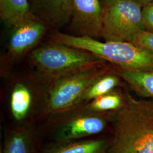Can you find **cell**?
<instances>
[{"label":"cell","mask_w":153,"mask_h":153,"mask_svg":"<svg viewBox=\"0 0 153 153\" xmlns=\"http://www.w3.org/2000/svg\"><path fill=\"white\" fill-rule=\"evenodd\" d=\"M71 25L79 36H100L104 8L100 0H71Z\"/></svg>","instance_id":"8"},{"label":"cell","mask_w":153,"mask_h":153,"mask_svg":"<svg viewBox=\"0 0 153 153\" xmlns=\"http://www.w3.org/2000/svg\"><path fill=\"white\" fill-rule=\"evenodd\" d=\"M121 78L115 72H108L97 78L88 86L82 97L81 104H86L117 88L121 83Z\"/></svg>","instance_id":"14"},{"label":"cell","mask_w":153,"mask_h":153,"mask_svg":"<svg viewBox=\"0 0 153 153\" xmlns=\"http://www.w3.org/2000/svg\"><path fill=\"white\" fill-rule=\"evenodd\" d=\"M109 112L92 111L85 104L51 115L39 123L43 140L67 142L95 137L111 126Z\"/></svg>","instance_id":"2"},{"label":"cell","mask_w":153,"mask_h":153,"mask_svg":"<svg viewBox=\"0 0 153 153\" xmlns=\"http://www.w3.org/2000/svg\"><path fill=\"white\" fill-rule=\"evenodd\" d=\"M31 61L43 82L103 64L104 61L85 50L53 42L33 50Z\"/></svg>","instance_id":"4"},{"label":"cell","mask_w":153,"mask_h":153,"mask_svg":"<svg viewBox=\"0 0 153 153\" xmlns=\"http://www.w3.org/2000/svg\"><path fill=\"white\" fill-rule=\"evenodd\" d=\"M53 42L90 52L104 61L124 69L152 71L153 52L128 42H100L91 37L56 32Z\"/></svg>","instance_id":"3"},{"label":"cell","mask_w":153,"mask_h":153,"mask_svg":"<svg viewBox=\"0 0 153 153\" xmlns=\"http://www.w3.org/2000/svg\"><path fill=\"white\" fill-rule=\"evenodd\" d=\"M103 8L100 36L105 41L129 42L136 33L146 30L142 5L136 0H121Z\"/></svg>","instance_id":"6"},{"label":"cell","mask_w":153,"mask_h":153,"mask_svg":"<svg viewBox=\"0 0 153 153\" xmlns=\"http://www.w3.org/2000/svg\"><path fill=\"white\" fill-rule=\"evenodd\" d=\"M126 94L116 88L85 104L92 111L107 113L120 108L124 103Z\"/></svg>","instance_id":"16"},{"label":"cell","mask_w":153,"mask_h":153,"mask_svg":"<svg viewBox=\"0 0 153 153\" xmlns=\"http://www.w3.org/2000/svg\"><path fill=\"white\" fill-rule=\"evenodd\" d=\"M142 13L145 29L153 32V2L143 6Z\"/></svg>","instance_id":"18"},{"label":"cell","mask_w":153,"mask_h":153,"mask_svg":"<svg viewBox=\"0 0 153 153\" xmlns=\"http://www.w3.org/2000/svg\"><path fill=\"white\" fill-rule=\"evenodd\" d=\"M121 0H103V1L104 2V7L110 5L114 3H115L116 2H118Z\"/></svg>","instance_id":"19"},{"label":"cell","mask_w":153,"mask_h":153,"mask_svg":"<svg viewBox=\"0 0 153 153\" xmlns=\"http://www.w3.org/2000/svg\"><path fill=\"white\" fill-rule=\"evenodd\" d=\"M33 88L24 82H16L11 88L9 99L10 114L13 124L18 126L39 123L42 111L36 107V94Z\"/></svg>","instance_id":"7"},{"label":"cell","mask_w":153,"mask_h":153,"mask_svg":"<svg viewBox=\"0 0 153 153\" xmlns=\"http://www.w3.org/2000/svg\"><path fill=\"white\" fill-rule=\"evenodd\" d=\"M108 72V69L103 64L61 76L48 83L45 109L40 122L49 115L79 105L91 82Z\"/></svg>","instance_id":"5"},{"label":"cell","mask_w":153,"mask_h":153,"mask_svg":"<svg viewBox=\"0 0 153 153\" xmlns=\"http://www.w3.org/2000/svg\"><path fill=\"white\" fill-rule=\"evenodd\" d=\"M114 72L138 95L153 99V70L139 71L116 66Z\"/></svg>","instance_id":"13"},{"label":"cell","mask_w":153,"mask_h":153,"mask_svg":"<svg viewBox=\"0 0 153 153\" xmlns=\"http://www.w3.org/2000/svg\"><path fill=\"white\" fill-rule=\"evenodd\" d=\"M109 114V153H153V99L126 93L123 106Z\"/></svg>","instance_id":"1"},{"label":"cell","mask_w":153,"mask_h":153,"mask_svg":"<svg viewBox=\"0 0 153 153\" xmlns=\"http://www.w3.org/2000/svg\"><path fill=\"white\" fill-rule=\"evenodd\" d=\"M30 9L35 16L54 27L71 22V0H29Z\"/></svg>","instance_id":"11"},{"label":"cell","mask_w":153,"mask_h":153,"mask_svg":"<svg viewBox=\"0 0 153 153\" xmlns=\"http://www.w3.org/2000/svg\"><path fill=\"white\" fill-rule=\"evenodd\" d=\"M129 42L153 52V32L146 30L140 31L133 36Z\"/></svg>","instance_id":"17"},{"label":"cell","mask_w":153,"mask_h":153,"mask_svg":"<svg viewBox=\"0 0 153 153\" xmlns=\"http://www.w3.org/2000/svg\"><path fill=\"white\" fill-rule=\"evenodd\" d=\"M47 25L31 13L13 27L9 43L10 55L19 57L36 45L45 33Z\"/></svg>","instance_id":"10"},{"label":"cell","mask_w":153,"mask_h":153,"mask_svg":"<svg viewBox=\"0 0 153 153\" xmlns=\"http://www.w3.org/2000/svg\"><path fill=\"white\" fill-rule=\"evenodd\" d=\"M43 142L38 123L10 126L5 131L1 153H39Z\"/></svg>","instance_id":"9"},{"label":"cell","mask_w":153,"mask_h":153,"mask_svg":"<svg viewBox=\"0 0 153 153\" xmlns=\"http://www.w3.org/2000/svg\"><path fill=\"white\" fill-rule=\"evenodd\" d=\"M111 137H95L75 141L47 142L39 153H109Z\"/></svg>","instance_id":"12"},{"label":"cell","mask_w":153,"mask_h":153,"mask_svg":"<svg viewBox=\"0 0 153 153\" xmlns=\"http://www.w3.org/2000/svg\"><path fill=\"white\" fill-rule=\"evenodd\" d=\"M142 6L145 5L149 3L153 2V0H136Z\"/></svg>","instance_id":"20"},{"label":"cell","mask_w":153,"mask_h":153,"mask_svg":"<svg viewBox=\"0 0 153 153\" xmlns=\"http://www.w3.org/2000/svg\"><path fill=\"white\" fill-rule=\"evenodd\" d=\"M29 0H0L1 20L13 27L31 14Z\"/></svg>","instance_id":"15"}]
</instances>
